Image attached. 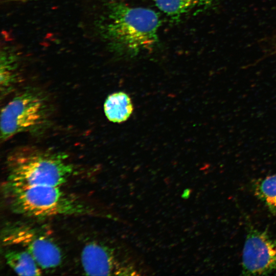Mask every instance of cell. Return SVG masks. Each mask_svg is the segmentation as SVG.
I'll list each match as a JSON object with an SVG mask.
<instances>
[{"mask_svg":"<svg viewBox=\"0 0 276 276\" xmlns=\"http://www.w3.org/2000/svg\"><path fill=\"white\" fill-rule=\"evenodd\" d=\"M160 24L159 15L152 9L111 1L106 4L97 28L110 51L132 58L155 48Z\"/></svg>","mask_w":276,"mask_h":276,"instance_id":"obj_1","label":"cell"},{"mask_svg":"<svg viewBox=\"0 0 276 276\" xmlns=\"http://www.w3.org/2000/svg\"><path fill=\"white\" fill-rule=\"evenodd\" d=\"M6 164V183L15 186H62L74 171L65 153L32 146L12 150L7 157Z\"/></svg>","mask_w":276,"mask_h":276,"instance_id":"obj_2","label":"cell"},{"mask_svg":"<svg viewBox=\"0 0 276 276\" xmlns=\"http://www.w3.org/2000/svg\"><path fill=\"white\" fill-rule=\"evenodd\" d=\"M5 194L11 210L24 216L42 218L94 214L87 203L62 190L61 186H20L6 183Z\"/></svg>","mask_w":276,"mask_h":276,"instance_id":"obj_3","label":"cell"},{"mask_svg":"<svg viewBox=\"0 0 276 276\" xmlns=\"http://www.w3.org/2000/svg\"><path fill=\"white\" fill-rule=\"evenodd\" d=\"M51 108L47 95L28 87L17 93L2 109L1 139L6 141L23 132H35L48 125Z\"/></svg>","mask_w":276,"mask_h":276,"instance_id":"obj_4","label":"cell"},{"mask_svg":"<svg viewBox=\"0 0 276 276\" xmlns=\"http://www.w3.org/2000/svg\"><path fill=\"white\" fill-rule=\"evenodd\" d=\"M82 268L90 275H142L147 272L140 260L128 248L119 249L93 242L83 247Z\"/></svg>","mask_w":276,"mask_h":276,"instance_id":"obj_5","label":"cell"},{"mask_svg":"<svg viewBox=\"0 0 276 276\" xmlns=\"http://www.w3.org/2000/svg\"><path fill=\"white\" fill-rule=\"evenodd\" d=\"M2 240L7 246H17L29 252L42 269L58 266L61 250L53 239L39 229L24 223H9L4 228Z\"/></svg>","mask_w":276,"mask_h":276,"instance_id":"obj_6","label":"cell"},{"mask_svg":"<svg viewBox=\"0 0 276 276\" xmlns=\"http://www.w3.org/2000/svg\"><path fill=\"white\" fill-rule=\"evenodd\" d=\"M242 267L246 275H267L276 270V240L265 231L250 230L243 249Z\"/></svg>","mask_w":276,"mask_h":276,"instance_id":"obj_7","label":"cell"},{"mask_svg":"<svg viewBox=\"0 0 276 276\" xmlns=\"http://www.w3.org/2000/svg\"><path fill=\"white\" fill-rule=\"evenodd\" d=\"M164 13L173 20L211 6L216 0H152Z\"/></svg>","mask_w":276,"mask_h":276,"instance_id":"obj_8","label":"cell"},{"mask_svg":"<svg viewBox=\"0 0 276 276\" xmlns=\"http://www.w3.org/2000/svg\"><path fill=\"white\" fill-rule=\"evenodd\" d=\"M8 265L20 275H40L41 268L33 257L26 250L8 249L5 253Z\"/></svg>","mask_w":276,"mask_h":276,"instance_id":"obj_9","label":"cell"},{"mask_svg":"<svg viewBox=\"0 0 276 276\" xmlns=\"http://www.w3.org/2000/svg\"><path fill=\"white\" fill-rule=\"evenodd\" d=\"M104 110L107 118L114 123L126 121L131 114L133 106L129 96L122 91L113 93L107 97Z\"/></svg>","mask_w":276,"mask_h":276,"instance_id":"obj_10","label":"cell"},{"mask_svg":"<svg viewBox=\"0 0 276 276\" xmlns=\"http://www.w3.org/2000/svg\"><path fill=\"white\" fill-rule=\"evenodd\" d=\"M17 55L12 48L6 47L1 51V89L5 95L17 82Z\"/></svg>","mask_w":276,"mask_h":276,"instance_id":"obj_11","label":"cell"},{"mask_svg":"<svg viewBox=\"0 0 276 276\" xmlns=\"http://www.w3.org/2000/svg\"><path fill=\"white\" fill-rule=\"evenodd\" d=\"M254 191L271 212L276 213V174L258 181L255 185Z\"/></svg>","mask_w":276,"mask_h":276,"instance_id":"obj_12","label":"cell"},{"mask_svg":"<svg viewBox=\"0 0 276 276\" xmlns=\"http://www.w3.org/2000/svg\"><path fill=\"white\" fill-rule=\"evenodd\" d=\"M36 1H38V0H36Z\"/></svg>","mask_w":276,"mask_h":276,"instance_id":"obj_13","label":"cell"}]
</instances>
